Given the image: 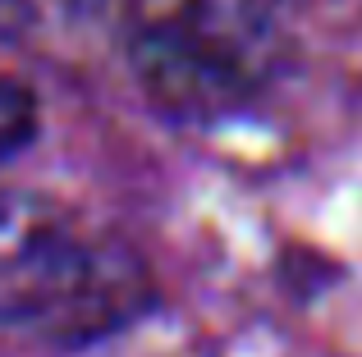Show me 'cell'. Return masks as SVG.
Wrapping results in <instances>:
<instances>
[{"mask_svg":"<svg viewBox=\"0 0 362 357\" xmlns=\"http://www.w3.org/2000/svg\"><path fill=\"white\" fill-rule=\"evenodd\" d=\"M28 5H33L37 23H42V18H78L88 9H97V0H28Z\"/></svg>","mask_w":362,"mask_h":357,"instance_id":"4","label":"cell"},{"mask_svg":"<svg viewBox=\"0 0 362 357\" xmlns=\"http://www.w3.org/2000/svg\"><path fill=\"white\" fill-rule=\"evenodd\" d=\"M151 279L119 238L42 193H0V325L83 344L129 325Z\"/></svg>","mask_w":362,"mask_h":357,"instance_id":"2","label":"cell"},{"mask_svg":"<svg viewBox=\"0 0 362 357\" xmlns=\"http://www.w3.org/2000/svg\"><path fill=\"white\" fill-rule=\"evenodd\" d=\"M129 64L184 124H216L262 101L293 51V0H129Z\"/></svg>","mask_w":362,"mask_h":357,"instance_id":"1","label":"cell"},{"mask_svg":"<svg viewBox=\"0 0 362 357\" xmlns=\"http://www.w3.org/2000/svg\"><path fill=\"white\" fill-rule=\"evenodd\" d=\"M23 28H37V14L28 0H0V32H23Z\"/></svg>","mask_w":362,"mask_h":357,"instance_id":"5","label":"cell"},{"mask_svg":"<svg viewBox=\"0 0 362 357\" xmlns=\"http://www.w3.org/2000/svg\"><path fill=\"white\" fill-rule=\"evenodd\" d=\"M37 133V101L23 83L14 78H0V161L28 147Z\"/></svg>","mask_w":362,"mask_h":357,"instance_id":"3","label":"cell"}]
</instances>
